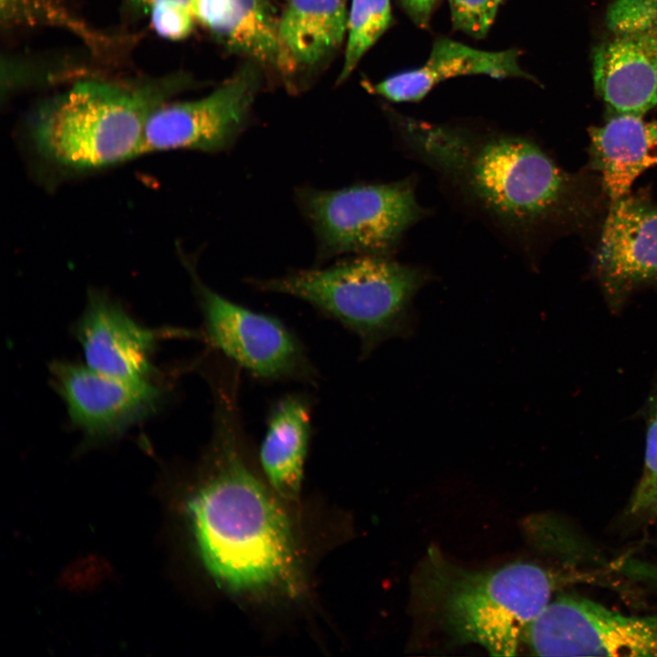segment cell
Wrapping results in <instances>:
<instances>
[{
  "instance_id": "obj_24",
  "label": "cell",
  "mask_w": 657,
  "mask_h": 657,
  "mask_svg": "<svg viewBox=\"0 0 657 657\" xmlns=\"http://www.w3.org/2000/svg\"><path fill=\"white\" fill-rule=\"evenodd\" d=\"M131 3L135 4L141 8H143L144 10L149 11V9L153 6L154 5L162 2V1H177L183 4H186L191 6L192 0H130Z\"/></svg>"
},
{
  "instance_id": "obj_1",
  "label": "cell",
  "mask_w": 657,
  "mask_h": 657,
  "mask_svg": "<svg viewBox=\"0 0 657 657\" xmlns=\"http://www.w3.org/2000/svg\"><path fill=\"white\" fill-rule=\"evenodd\" d=\"M391 122L406 153L524 251L593 214L596 197L588 180L564 171L527 136L395 113Z\"/></svg>"
},
{
  "instance_id": "obj_15",
  "label": "cell",
  "mask_w": 657,
  "mask_h": 657,
  "mask_svg": "<svg viewBox=\"0 0 657 657\" xmlns=\"http://www.w3.org/2000/svg\"><path fill=\"white\" fill-rule=\"evenodd\" d=\"M589 133L590 165L600 174L610 203L628 195L640 174L657 165V120L614 114Z\"/></svg>"
},
{
  "instance_id": "obj_9",
  "label": "cell",
  "mask_w": 657,
  "mask_h": 657,
  "mask_svg": "<svg viewBox=\"0 0 657 657\" xmlns=\"http://www.w3.org/2000/svg\"><path fill=\"white\" fill-rule=\"evenodd\" d=\"M592 53L594 88L611 115L657 107V0H616Z\"/></svg>"
},
{
  "instance_id": "obj_6",
  "label": "cell",
  "mask_w": 657,
  "mask_h": 657,
  "mask_svg": "<svg viewBox=\"0 0 657 657\" xmlns=\"http://www.w3.org/2000/svg\"><path fill=\"white\" fill-rule=\"evenodd\" d=\"M297 200L313 228L320 261L347 254L391 256L425 214L412 178L337 190L304 187Z\"/></svg>"
},
{
  "instance_id": "obj_11",
  "label": "cell",
  "mask_w": 657,
  "mask_h": 657,
  "mask_svg": "<svg viewBox=\"0 0 657 657\" xmlns=\"http://www.w3.org/2000/svg\"><path fill=\"white\" fill-rule=\"evenodd\" d=\"M594 267L612 303L657 280V203L642 193L610 203Z\"/></svg>"
},
{
  "instance_id": "obj_21",
  "label": "cell",
  "mask_w": 657,
  "mask_h": 657,
  "mask_svg": "<svg viewBox=\"0 0 657 657\" xmlns=\"http://www.w3.org/2000/svg\"><path fill=\"white\" fill-rule=\"evenodd\" d=\"M505 0H448L452 25L475 39L488 34Z\"/></svg>"
},
{
  "instance_id": "obj_5",
  "label": "cell",
  "mask_w": 657,
  "mask_h": 657,
  "mask_svg": "<svg viewBox=\"0 0 657 657\" xmlns=\"http://www.w3.org/2000/svg\"><path fill=\"white\" fill-rule=\"evenodd\" d=\"M429 277L422 268L391 256L363 255L250 284L309 304L357 336L367 357L384 341L412 333V300Z\"/></svg>"
},
{
  "instance_id": "obj_22",
  "label": "cell",
  "mask_w": 657,
  "mask_h": 657,
  "mask_svg": "<svg viewBox=\"0 0 657 657\" xmlns=\"http://www.w3.org/2000/svg\"><path fill=\"white\" fill-rule=\"evenodd\" d=\"M148 12L153 30L170 40L188 36L195 20L191 6L177 1L160 2Z\"/></svg>"
},
{
  "instance_id": "obj_10",
  "label": "cell",
  "mask_w": 657,
  "mask_h": 657,
  "mask_svg": "<svg viewBox=\"0 0 657 657\" xmlns=\"http://www.w3.org/2000/svg\"><path fill=\"white\" fill-rule=\"evenodd\" d=\"M257 88L256 70L246 67L203 98L161 104L146 121L142 153L228 150L246 125Z\"/></svg>"
},
{
  "instance_id": "obj_7",
  "label": "cell",
  "mask_w": 657,
  "mask_h": 657,
  "mask_svg": "<svg viewBox=\"0 0 657 657\" xmlns=\"http://www.w3.org/2000/svg\"><path fill=\"white\" fill-rule=\"evenodd\" d=\"M196 292L204 336L222 357L262 381L315 382L318 373L313 363L285 323L239 305L199 281Z\"/></svg>"
},
{
  "instance_id": "obj_2",
  "label": "cell",
  "mask_w": 657,
  "mask_h": 657,
  "mask_svg": "<svg viewBox=\"0 0 657 657\" xmlns=\"http://www.w3.org/2000/svg\"><path fill=\"white\" fill-rule=\"evenodd\" d=\"M213 394V472L189 503L200 556L233 592L294 595L300 581L295 542L285 512L245 459L239 381H217Z\"/></svg>"
},
{
  "instance_id": "obj_20",
  "label": "cell",
  "mask_w": 657,
  "mask_h": 657,
  "mask_svg": "<svg viewBox=\"0 0 657 657\" xmlns=\"http://www.w3.org/2000/svg\"><path fill=\"white\" fill-rule=\"evenodd\" d=\"M657 502V399L654 402L646 432L642 474L632 495L629 511L635 516H651Z\"/></svg>"
},
{
  "instance_id": "obj_4",
  "label": "cell",
  "mask_w": 657,
  "mask_h": 657,
  "mask_svg": "<svg viewBox=\"0 0 657 657\" xmlns=\"http://www.w3.org/2000/svg\"><path fill=\"white\" fill-rule=\"evenodd\" d=\"M174 88L78 83L36 110L28 128L30 144L46 163L70 173L124 162L142 154L146 121Z\"/></svg>"
},
{
  "instance_id": "obj_16",
  "label": "cell",
  "mask_w": 657,
  "mask_h": 657,
  "mask_svg": "<svg viewBox=\"0 0 657 657\" xmlns=\"http://www.w3.org/2000/svg\"><path fill=\"white\" fill-rule=\"evenodd\" d=\"M312 407L303 394L291 393L271 408L260 446L262 469L283 498L298 496L311 434Z\"/></svg>"
},
{
  "instance_id": "obj_14",
  "label": "cell",
  "mask_w": 657,
  "mask_h": 657,
  "mask_svg": "<svg viewBox=\"0 0 657 657\" xmlns=\"http://www.w3.org/2000/svg\"><path fill=\"white\" fill-rule=\"evenodd\" d=\"M517 49L485 51L447 37H437L426 62L418 68L392 75L373 87L393 102H418L438 83L457 76L486 75L495 78L537 79L522 69Z\"/></svg>"
},
{
  "instance_id": "obj_17",
  "label": "cell",
  "mask_w": 657,
  "mask_h": 657,
  "mask_svg": "<svg viewBox=\"0 0 657 657\" xmlns=\"http://www.w3.org/2000/svg\"><path fill=\"white\" fill-rule=\"evenodd\" d=\"M347 0H287L279 17L285 68L313 66L347 36Z\"/></svg>"
},
{
  "instance_id": "obj_18",
  "label": "cell",
  "mask_w": 657,
  "mask_h": 657,
  "mask_svg": "<svg viewBox=\"0 0 657 657\" xmlns=\"http://www.w3.org/2000/svg\"><path fill=\"white\" fill-rule=\"evenodd\" d=\"M209 30L234 52L285 67L279 18L268 0H225L221 16Z\"/></svg>"
},
{
  "instance_id": "obj_3",
  "label": "cell",
  "mask_w": 657,
  "mask_h": 657,
  "mask_svg": "<svg viewBox=\"0 0 657 657\" xmlns=\"http://www.w3.org/2000/svg\"><path fill=\"white\" fill-rule=\"evenodd\" d=\"M567 577L530 562L487 570L455 566L435 549L419 570V603L458 644H475L492 656L516 655L529 623Z\"/></svg>"
},
{
  "instance_id": "obj_23",
  "label": "cell",
  "mask_w": 657,
  "mask_h": 657,
  "mask_svg": "<svg viewBox=\"0 0 657 657\" xmlns=\"http://www.w3.org/2000/svg\"><path fill=\"white\" fill-rule=\"evenodd\" d=\"M401 8L420 28L428 27L438 0H397Z\"/></svg>"
},
{
  "instance_id": "obj_25",
  "label": "cell",
  "mask_w": 657,
  "mask_h": 657,
  "mask_svg": "<svg viewBox=\"0 0 657 657\" xmlns=\"http://www.w3.org/2000/svg\"><path fill=\"white\" fill-rule=\"evenodd\" d=\"M651 516H657V502L652 510Z\"/></svg>"
},
{
  "instance_id": "obj_8",
  "label": "cell",
  "mask_w": 657,
  "mask_h": 657,
  "mask_svg": "<svg viewBox=\"0 0 657 657\" xmlns=\"http://www.w3.org/2000/svg\"><path fill=\"white\" fill-rule=\"evenodd\" d=\"M522 642L538 656H657V616L627 615L562 594L529 623Z\"/></svg>"
},
{
  "instance_id": "obj_19",
  "label": "cell",
  "mask_w": 657,
  "mask_h": 657,
  "mask_svg": "<svg viewBox=\"0 0 657 657\" xmlns=\"http://www.w3.org/2000/svg\"><path fill=\"white\" fill-rule=\"evenodd\" d=\"M391 0H351L344 61L338 81H345L366 52L392 25Z\"/></svg>"
},
{
  "instance_id": "obj_13",
  "label": "cell",
  "mask_w": 657,
  "mask_h": 657,
  "mask_svg": "<svg viewBox=\"0 0 657 657\" xmlns=\"http://www.w3.org/2000/svg\"><path fill=\"white\" fill-rule=\"evenodd\" d=\"M77 336L86 365L110 376L147 379L159 334L139 325L100 294L89 297Z\"/></svg>"
},
{
  "instance_id": "obj_12",
  "label": "cell",
  "mask_w": 657,
  "mask_h": 657,
  "mask_svg": "<svg viewBox=\"0 0 657 657\" xmlns=\"http://www.w3.org/2000/svg\"><path fill=\"white\" fill-rule=\"evenodd\" d=\"M52 370L72 422L89 435L122 431L148 414L160 398L147 379L114 377L68 362H58Z\"/></svg>"
}]
</instances>
